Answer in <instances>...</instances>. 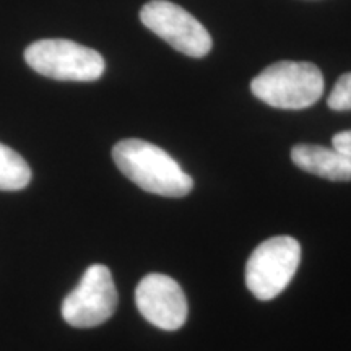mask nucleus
Returning <instances> with one entry per match:
<instances>
[{
	"label": "nucleus",
	"instance_id": "obj_1",
	"mask_svg": "<svg viewBox=\"0 0 351 351\" xmlns=\"http://www.w3.org/2000/svg\"><path fill=\"white\" fill-rule=\"evenodd\" d=\"M112 160L121 173L150 194L184 197L194 181L169 153L138 138L121 140L114 145Z\"/></svg>",
	"mask_w": 351,
	"mask_h": 351
},
{
	"label": "nucleus",
	"instance_id": "obj_10",
	"mask_svg": "<svg viewBox=\"0 0 351 351\" xmlns=\"http://www.w3.org/2000/svg\"><path fill=\"white\" fill-rule=\"evenodd\" d=\"M327 104L333 111H351V72L343 73L337 80L328 95Z\"/></svg>",
	"mask_w": 351,
	"mask_h": 351
},
{
	"label": "nucleus",
	"instance_id": "obj_5",
	"mask_svg": "<svg viewBox=\"0 0 351 351\" xmlns=\"http://www.w3.org/2000/svg\"><path fill=\"white\" fill-rule=\"evenodd\" d=\"M117 307V289L106 265L93 263L80 283L62 302V317L69 326L90 328L112 317Z\"/></svg>",
	"mask_w": 351,
	"mask_h": 351
},
{
	"label": "nucleus",
	"instance_id": "obj_2",
	"mask_svg": "<svg viewBox=\"0 0 351 351\" xmlns=\"http://www.w3.org/2000/svg\"><path fill=\"white\" fill-rule=\"evenodd\" d=\"M256 98L271 108L306 109L324 93V77L311 62L282 60L263 69L251 82Z\"/></svg>",
	"mask_w": 351,
	"mask_h": 351
},
{
	"label": "nucleus",
	"instance_id": "obj_11",
	"mask_svg": "<svg viewBox=\"0 0 351 351\" xmlns=\"http://www.w3.org/2000/svg\"><path fill=\"white\" fill-rule=\"evenodd\" d=\"M332 147L341 153L351 156V130H343L339 134L333 135L332 138Z\"/></svg>",
	"mask_w": 351,
	"mask_h": 351
},
{
	"label": "nucleus",
	"instance_id": "obj_9",
	"mask_svg": "<svg viewBox=\"0 0 351 351\" xmlns=\"http://www.w3.org/2000/svg\"><path fill=\"white\" fill-rule=\"evenodd\" d=\"M32 181V169L20 153L0 143V191H21Z\"/></svg>",
	"mask_w": 351,
	"mask_h": 351
},
{
	"label": "nucleus",
	"instance_id": "obj_3",
	"mask_svg": "<svg viewBox=\"0 0 351 351\" xmlns=\"http://www.w3.org/2000/svg\"><path fill=\"white\" fill-rule=\"evenodd\" d=\"M25 60L39 75L60 82H95L106 69L98 51L70 39H39L26 47Z\"/></svg>",
	"mask_w": 351,
	"mask_h": 351
},
{
	"label": "nucleus",
	"instance_id": "obj_8",
	"mask_svg": "<svg viewBox=\"0 0 351 351\" xmlns=\"http://www.w3.org/2000/svg\"><path fill=\"white\" fill-rule=\"evenodd\" d=\"M291 160L306 173L328 181H351V156L322 145H296Z\"/></svg>",
	"mask_w": 351,
	"mask_h": 351
},
{
	"label": "nucleus",
	"instance_id": "obj_6",
	"mask_svg": "<svg viewBox=\"0 0 351 351\" xmlns=\"http://www.w3.org/2000/svg\"><path fill=\"white\" fill-rule=\"evenodd\" d=\"M140 20L156 36L189 57H204L213 41L205 26L169 0H152L140 10Z\"/></svg>",
	"mask_w": 351,
	"mask_h": 351
},
{
	"label": "nucleus",
	"instance_id": "obj_4",
	"mask_svg": "<svg viewBox=\"0 0 351 351\" xmlns=\"http://www.w3.org/2000/svg\"><path fill=\"white\" fill-rule=\"evenodd\" d=\"M301 262V245L291 236L258 244L245 265V285L257 300L270 301L291 283Z\"/></svg>",
	"mask_w": 351,
	"mask_h": 351
},
{
	"label": "nucleus",
	"instance_id": "obj_7",
	"mask_svg": "<svg viewBox=\"0 0 351 351\" xmlns=\"http://www.w3.org/2000/svg\"><path fill=\"white\" fill-rule=\"evenodd\" d=\"M140 314L161 330H179L187 320V300L181 285L168 275L143 276L135 289Z\"/></svg>",
	"mask_w": 351,
	"mask_h": 351
}]
</instances>
